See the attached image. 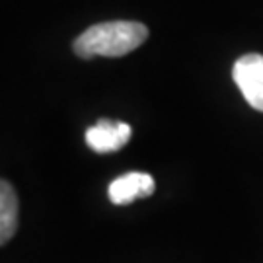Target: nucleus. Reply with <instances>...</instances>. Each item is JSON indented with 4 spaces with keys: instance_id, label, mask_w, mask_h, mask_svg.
<instances>
[{
    "instance_id": "obj_2",
    "label": "nucleus",
    "mask_w": 263,
    "mask_h": 263,
    "mask_svg": "<svg viewBox=\"0 0 263 263\" xmlns=\"http://www.w3.org/2000/svg\"><path fill=\"white\" fill-rule=\"evenodd\" d=\"M232 78L246 102L257 111H263V55L250 53L240 57L232 68Z\"/></svg>"
},
{
    "instance_id": "obj_5",
    "label": "nucleus",
    "mask_w": 263,
    "mask_h": 263,
    "mask_svg": "<svg viewBox=\"0 0 263 263\" xmlns=\"http://www.w3.org/2000/svg\"><path fill=\"white\" fill-rule=\"evenodd\" d=\"M18 228V197L8 181L0 179V246L6 244Z\"/></svg>"
},
{
    "instance_id": "obj_3",
    "label": "nucleus",
    "mask_w": 263,
    "mask_h": 263,
    "mask_svg": "<svg viewBox=\"0 0 263 263\" xmlns=\"http://www.w3.org/2000/svg\"><path fill=\"white\" fill-rule=\"evenodd\" d=\"M131 139V127L121 121H109L100 119L94 127L86 131L88 146L98 154H109V152L121 151Z\"/></svg>"
},
{
    "instance_id": "obj_4",
    "label": "nucleus",
    "mask_w": 263,
    "mask_h": 263,
    "mask_svg": "<svg viewBox=\"0 0 263 263\" xmlns=\"http://www.w3.org/2000/svg\"><path fill=\"white\" fill-rule=\"evenodd\" d=\"M154 178L144 172H129L113 179L107 187V195L113 205H129L135 199L151 197L154 193Z\"/></svg>"
},
{
    "instance_id": "obj_1",
    "label": "nucleus",
    "mask_w": 263,
    "mask_h": 263,
    "mask_svg": "<svg viewBox=\"0 0 263 263\" xmlns=\"http://www.w3.org/2000/svg\"><path fill=\"white\" fill-rule=\"evenodd\" d=\"M148 37V28L139 22H104L88 28L74 41V53L82 59L123 57L141 47Z\"/></svg>"
}]
</instances>
